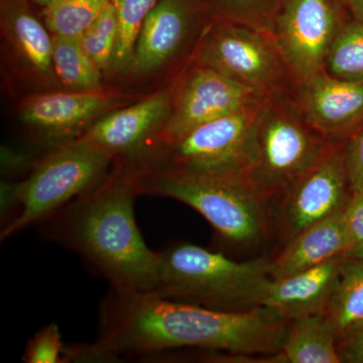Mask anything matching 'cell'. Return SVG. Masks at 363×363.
Listing matches in <instances>:
<instances>
[{
	"label": "cell",
	"instance_id": "obj_1",
	"mask_svg": "<svg viewBox=\"0 0 363 363\" xmlns=\"http://www.w3.org/2000/svg\"><path fill=\"white\" fill-rule=\"evenodd\" d=\"M96 339L66 348L65 362H109L179 348L236 357L276 354L289 322L264 306L224 312L176 302L157 293L112 289L100 305Z\"/></svg>",
	"mask_w": 363,
	"mask_h": 363
},
{
	"label": "cell",
	"instance_id": "obj_2",
	"mask_svg": "<svg viewBox=\"0 0 363 363\" xmlns=\"http://www.w3.org/2000/svg\"><path fill=\"white\" fill-rule=\"evenodd\" d=\"M140 189L121 162L96 187L43 221L47 235L77 252L123 291H154L160 252L143 240L135 220Z\"/></svg>",
	"mask_w": 363,
	"mask_h": 363
},
{
	"label": "cell",
	"instance_id": "obj_3",
	"mask_svg": "<svg viewBox=\"0 0 363 363\" xmlns=\"http://www.w3.org/2000/svg\"><path fill=\"white\" fill-rule=\"evenodd\" d=\"M160 252L152 292L176 302L224 312L262 306L272 278L271 260L229 259L222 252L179 243Z\"/></svg>",
	"mask_w": 363,
	"mask_h": 363
},
{
	"label": "cell",
	"instance_id": "obj_4",
	"mask_svg": "<svg viewBox=\"0 0 363 363\" xmlns=\"http://www.w3.org/2000/svg\"><path fill=\"white\" fill-rule=\"evenodd\" d=\"M128 171L135 177L140 195L161 196L188 205L230 245H257L266 236L267 201L245 176L177 169Z\"/></svg>",
	"mask_w": 363,
	"mask_h": 363
},
{
	"label": "cell",
	"instance_id": "obj_5",
	"mask_svg": "<svg viewBox=\"0 0 363 363\" xmlns=\"http://www.w3.org/2000/svg\"><path fill=\"white\" fill-rule=\"evenodd\" d=\"M339 145L310 125L293 93L271 95L253 125L248 183L264 201L283 195Z\"/></svg>",
	"mask_w": 363,
	"mask_h": 363
},
{
	"label": "cell",
	"instance_id": "obj_6",
	"mask_svg": "<svg viewBox=\"0 0 363 363\" xmlns=\"http://www.w3.org/2000/svg\"><path fill=\"white\" fill-rule=\"evenodd\" d=\"M113 157L82 138L57 145L35 164L25 180L4 187L6 208L14 213L1 228L6 240L42 223L108 175Z\"/></svg>",
	"mask_w": 363,
	"mask_h": 363
},
{
	"label": "cell",
	"instance_id": "obj_7",
	"mask_svg": "<svg viewBox=\"0 0 363 363\" xmlns=\"http://www.w3.org/2000/svg\"><path fill=\"white\" fill-rule=\"evenodd\" d=\"M266 99L245 111L198 126L172 142L149 145L121 162L133 172L177 169L247 177L253 125Z\"/></svg>",
	"mask_w": 363,
	"mask_h": 363
},
{
	"label": "cell",
	"instance_id": "obj_8",
	"mask_svg": "<svg viewBox=\"0 0 363 363\" xmlns=\"http://www.w3.org/2000/svg\"><path fill=\"white\" fill-rule=\"evenodd\" d=\"M190 62L267 95L292 94L295 90L285 60L266 30L211 21L203 30Z\"/></svg>",
	"mask_w": 363,
	"mask_h": 363
},
{
	"label": "cell",
	"instance_id": "obj_9",
	"mask_svg": "<svg viewBox=\"0 0 363 363\" xmlns=\"http://www.w3.org/2000/svg\"><path fill=\"white\" fill-rule=\"evenodd\" d=\"M346 11L340 0H285L271 33L296 85L325 71Z\"/></svg>",
	"mask_w": 363,
	"mask_h": 363
},
{
	"label": "cell",
	"instance_id": "obj_10",
	"mask_svg": "<svg viewBox=\"0 0 363 363\" xmlns=\"http://www.w3.org/2000/svg\"><path fill=\"white\" fill-rule=\"evenodd\" d=\"M269 96L213 69L190 62L173 87L168 123L145 147L175 140L198 126L245 111Z\"/></svg>",
	"mask_w": 363,
	"mask_h": 363
},
{
	"label": "cell",
	"instance_id": "obj_11",
	"mask_svg": "<svg viewBox=\"0 0 363 363\" xmlns=\"http://www.w3.org/2000/svg\"><path fill=\"white\" fill-rule=\"evenodd\" d=\"M210 23L199 0H159L143 21L128 72L147 75L193 55Z\"/></svg>",
	"mask_w": 363,
	"mask_h": 363
},
{
	"label": "cell",
	"instance_id": "obj_12",
	"mask_svg": "<svg viewBox=\"0 0 363 363\" xmlns=\"http://www.w3.org/2000/svg\"><path fill=\"white\" fill-rule=\"evenodd\" d=\"M4 58L14 75L35 93L63 90L52 65V35L28 0H1Z\"/></svg>",
	"mask_w": 363,
	"mask_h": 363
},
{
	"label": "cell",
	"instance_id": "obj_13",
	"mask_svg": "<svg viewBox=\"0 0 363 363\" xmlns=\"http://www.w3.org/2000/svg\"><path fill=\"white\" fill-rule=\"evenodd\" d=\"M343 147L337 145L284 193L281 225L286 240L345 207L351 192Z\"/></svg>",
	"mask_w": 363,
	"mask_h": 363
},
{
	"label": "cell",
	"instance_id": "obj_14",
	"mask_svg": "<svg viewBox=\"0 0 363 363\" xmlns=\"http://www.w3.org/2000/svg\"><path fill=\"white\" fill-rule=\"evenodd\" d=\"M121 98L105 93L67 90L33 93L21 102L18 117L52 147L75 140Z\"/></svg>",
	"mask_w": 363,
	"mask_h": 363
},
{
	"label": "cell",
	"instance_id": "obj_15",
	"mask_svg": "<svg viewBox=\"0 0 363 363\" xmlns=\"http://www.w3.org/2000/svg\"><path fill=\"white\" fill-rule=\"evenodd\" d=\"M293 98L306 121L327 140L345 143L363 124V81L321 72L296 85Z\"/></svg>",
	"mask_w": 363,
	"mask_h": 363
},
{
	"label": "cell",
	"instance_id": "obj_16",
	"mask_svg": "<svg viewBox=\"0 0 363 363\" xmlns=\"http://www.w3.org/2000/svg\"><path fill=\"white\" fill-rule=\"evenodd\" d=\"M173 88L160 91L124 108L106 112L79 138L114 161L133 156L152 142L171 116Z\"/></svg>",
	"mask_w": 363,
	"mask_h": 363
},
{
	"label": "cell",
	"instance_id": "obj_17",
	"mask_svg": "<svg viewBox=\"0 0 363 363\" xmlns=\"http://www.w3.org/2000/svg\"><path fill=\"white\" fill-rule=\"evenodd\" d=\"M344 257L297 272L281 279H272L262 306L290 322L305 315L326 313L337 286Z\"/></svg>",
	"mask_w": 363,
	"mask_h": 363
},
{
	"label": "cell",
	"instance_id": "obj_18",
	"mask_svg": "<svg viewBox=\"0 0 363 363\" xmlns=\"http://www.w3.org/2000/svg\"><path fill=\"white\" fill-rule=\"evenodd\" d=\"M343 210L306 227L288 240L278 257L271 260L272 279L286 278L329 260L345 257L348 241Z\"/></svg>",
	"mask_w": 363,
	"mask_h": 363
},
{
	"label": "cell",
	"instance_id": "obj_19",
	"mask_svg": "<svg viewBox=\"0 0 363 363\" xmlns=\"http://www.w3.org/2000/svg\"><path fill=\"white\" fill-rule=\"evenodd\" d=\"M281 363H339L338 337L326 313L291 320L283 346L272 357Z\"/></svg>",
	"mask_w": 363,
	"mask_h": 363
},
{
	"label": "cell",
	"instance_id": "obj_20",
	"mask_svg": "<svg viewBox=\"0 0 363 363\" xmlns=\"http://www.w3.org/2000/svg\"><path fill=\"white\" fill-rule=\"evenodd\" d=\"M52 65L63 90L102 91L104 73L86 54L80 37L52 35Z\"/></svg>",
	"mask_w": 363,
	"mask_h": 363
},
{
	"label": "cell",
	"instance_id": "obj_21",
	"mask_svg": "<svg viewBox=\"0 0 363 363\" xmlns=\"http://www.w3.org/2000/svg\"><path fill=\"white\" fill-rule=\"evenodd\" d=\"M326 315L339 340L363 323V260L344 257Z\"/></svg>",
	"mask_w": 363,
	"mask_h": 363
},
{
	"label": "cell",
	"instance_id": "obj_22",
	"mask_svg": "<svg viewBox=\"0 0 363 363\" xmlns=\"http://www.w3.org/2000/svg\"><path fill=\"white\" fill-rule=\"evenodd\" d=\"M210 21H227L271 33L285 0H199Z\"/></svg>",
	"mask_w": 363,
	"mask_h": 363
},
{
	"label": "cell",
	"instance_id": "obj_23",
	"mask_svg": "<svg viewBox=\"0 0 363 363\" xmlns=\"http://www.w3.org/2000/svg\"><path fill=\"white\" fill-rule=\"evenodd\" d=\"M325 72L345 80L363 81V21L348 13L327 57Z\"/></svg>",
	"mask_w": 363,
	"mask_h": 363
},
{
	"label": "cell",
	"instance_id": "obj_24",
	"mask_svg": "<svg viewBox=\"0 0 363 363\" xmlns=\"http://www.w3.org/2000/svg\"><path fill=\"white\" fill-rule=\"evenodd\" d=\"M111 0H57L43 9V18L52 35L81 37Z\"/></svg>",
	"mask_w": 363,
	"mask_h": 363
},
{
	"label": "cell",
	"instance_id": "obj_25",
	"mask_svg": "<svg viewBox=\"0 0 363 363\" xmlns=\"http://www.w3.org/2000/svg\"><path fill=\"white\" fill-rule=\"evenodd\" d=\"M159 0H111L118 18V38L111 71L128 72L143 21Z\"/></svg>",
	"mask_w": 363,
	"mask_h": 363
},
{
	"label": "cell",
	"instance_id": "obj_26",
	"mask_svg": "<svg viewBox=\"0 0 363 363\" xmlns=\"http://www.w3.org/2000/svg\"><path fill=\"white\" fill-rule=\"evenodd\" d=\"M118 30L116 7L111 1L80 37L86 54L104 74L111 71Z\"/></svg>",
	"mask_w": 363,
	"mask_h": 363
},
{
	"label": "cell",
	"instance_id": "obj_27",
	"mask_svg": "<svg viewBox=\"0 0 363 363\" xmlns=\"http://www.w3.org/2000/svg\"><path fill=\"white\" fill-rule=\"evenodd\" d=\"M66 348L62 341L61 332L56 324L51 323L42 329L26 345L23 362L28 363L64 362Z\"/></svg>",
	"mask_w": 363,
	"mask_h": 363
},
{
	"label": "cell",
	"instance_id": "obj_28",
	"mask_svg": "<svg viewBox=\"0 0 363 363\" xmlns=\"http://www.w3.org/2000/svg\"><path fill=\"white\" fill-rule=\"evenodd\" d=\"M347 235L346 259L363 260V194L351 193L343 210Z\"/></svg>",
	"mask_w": 363,
	"mask_h": 363
},
{
	"label": "cell",
	"instance_id": "obj_29",
	"mask_svg": "<svg viewBox=\"0 0 363 363\" xmlns=\"http://www.w3.org/2000/svg\"><path fill=\"white\" fill-rule=\"evenodd\" d=\"M343 155L350 192L363 194V124L344 143Z\"/></svg>",
	"mask_w": 363,
	"mask_h": 363
},
{
	"label": "cell",
	"instance_id": "obj_30",
	"mask_svg": "<svg viewBox=\"0 0 363 363\" xmlns=\"http://www.w3.org/2000/svg\"><path fill=\"white\" fill-rule=\"evenodd\" d=\"M341 362L363 363V323L339 340Z\"/></svg>",
	"mask_w": 363,
	"mask_h": 363
},
{
	"label": "cell",
	"instance_id": "obj_31",
	"mask_svg": "<svg viewBox=\"0 0 363 363\" xmlns=\"http://www.w3.org/2000/svg\"><path fill=\"white\" fill-rule=\"evenodd\" d=\"M347 13L363 21V0H340Z\"/></svg>",
	"mask_w": 363,
	"mask_h": 363
},
{
	"label": "cell",
	"instance_id": "obj_32",
	"mask_svg": "<svg viewBox=\"0 0 363 363\" xmlns=\"http://www.w3.org/2000/svg\"><path fill=\"white\" fill-rule=\"evenodd\" d=\"M32 1L35 2L38 6L43 7V9H45V7L51 6V4L56 2L57 0H32Z\"/></svg>",
	"mask_w": 363,
	"mask_h": 363
}]
</instances>
